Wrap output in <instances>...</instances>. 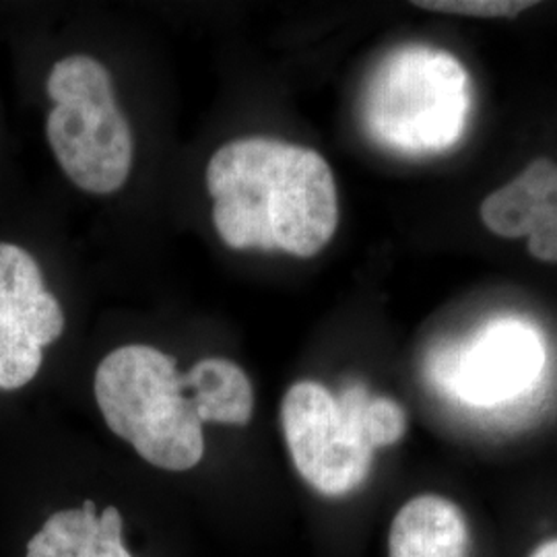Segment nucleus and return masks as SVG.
Returning <instances> with one entry per match:
<instances>
[{
    "instance_id": "obj_1",
    "label": "nucleus",
    "mask_w": 557,
    "mask_h": 557,
    "mask_svg": "<svg viewBox=\"0 0 557 557\" xmlns=\"http://www.w3.org/2000/svg\"><path fill=\"white\" fill-rule=\"evenodd\" d=\"M213 223L234 250L287 252L308 259L335 236L337 184L314 149L269 137L220 147L207 165Z\"/></svg>"
},
{
    "instance_id": "obj_8",
    "label": "nucleus",
    "mask_w": 557,
    "mask_h": 557,
    "mask_svg": "<svg viewBox=\"0 0 557 557\" xmlns=\"http://www.w3.org/2000/svg\"><path fill=\"white\" fill-rule=\"evenodd\" d=\"M0 322L23 326L41 347L64 331L62 306L46 289L40 264L9 242H0Z\"/></svg>"
},
{
    "instance_id": "obj_10",
    "label": "nucleus",
    "mask_w": 557,
    "mask_h": 557,
    "mask_svg": "<svg viewBox=\"0 0 557 557\" xmlns=\"http://www.w3.org/2000/svg\"><path fill=\"white\" fill-rule=\"evenodd\" d=\"M25 557H135L122 539L119 508L108 506L101 515L94 502L81 508L60 510L44 522L27 543Z\"/></svg>"
},
{
    "instance_id": "obj_9",
    "label": "nucleus",
    "mask_w": 557,
    "mask_h": 557,
    "mask_svg": "<svg viewBox=\"0 0 557 557\" xmlns=\"http://www.w3.org/2000/svg\"><path fill=\"white\" fill-rule=\"evenodd\" d=\"M469 549L467 518L442 496L409 499L391 524L388 557H469Z\"/></svg>"
},
{
    "instance_id": "obj_11",
    "label": "nucleus",
    "mask_w": 557,
    "mask_h": 557,
    "mask_svg": "<svg viewBox=\"0 0 557 557\" xmlns=\"http://www.w3.org/2000/svg\"><path fill=\"white\" fill-rule=\"evenodd\" d=\"M202 423L246 425L255 413V391L232 359L205 358L182 374Z\"/></svg>"
},
{
    "instance_id": "obj_13",
    "label": "nucleus",
    "mask_w": 557,
    "mask_h": 557,
    "mask_svg": "<svg viewBox=\"0 0 557 557\" xmlns=\"http://www.w3.org/2000/svg\"><path fill=\"white\" fill-rule=\"evenodd\" d=\"M40 343L23 326L0 322V391H17L40 372Z\"/></svg>"
},
{
    "instance_id": "obj_3",
    "label": "nucleus",
    "mask_w": 557,
    "mask_h": 557,
    "mask_svg": "<svg viewBox=\"0 0 557 557\" xmlns=\"http://www.w3.org/2000/svg\"><path fill=\"white\" fill-rule=\"evenodd\" d=\"M471 106V79L457 57L430 46H403L374 71L361 116L382 147L403 156H436L462 139Z\"/></svg>"
},
{
    "instance_id": "obj_6",
    "label": "nucleus",
    "mask_w": 557,
    "mask_h": 557,
    "mask_svg": "<svg viewBox=\"0 0 557 557\" xmlns=\"http://www.w3.org/2000/svg\"><path fill=\"white\" fill-rule=\"evenodd\" d=\"M46 135L62 172L91 195H112L133 168V135L116 100L54 106Z\"/></svg>"
},
{
    "instance_id": "obj_12",
    "label": "nucleus",
    "mask_w": 557,
    "mask_h": 557,
    "mask_svg": "<svg viewBox=\"0 0 557 557\" xmlns=\"http://www.w3.org/2000/svg\"><path fill=\"white\" fill-rule=\"evenodd\" d=\"M46 89L54 106L77 101L116 100L110 71L100 60L85 54L59 60L50 71Z\"/></svg>"
},
{
    "instance_id": "obj_14",
    "label": "nucleus",
    "mask_w": 557,
    "mask_h": 557,
    "mask_svg": "<svg viewBox=\"0 0 557 557\" xmlns=\"http://www.w3.org/2000/svg\"><path fill=\"white\" fill-rule=\"evenodd\" d=\"M425 11L469 15V17H517L535 2H512V0H440V2H413Z\"/></svg>"
},
{
    "instance_id": "obj_5",
    "label": "nucleus",
    "mask_w": 557,
    "mask_h": 557,
    "mask_svg": "<svg viewBox=\"0 0 557 557\" xmlns=\"http://www.w3.org/2000/svg\"><path fill=\"white\" fill-rule=\"evenodd\" d=\"M545 341L522 319H496L436 358L434 376L458 400L499 407L537 386L545 368Z\"/></svg>"
},
{
    "instance_id": "obj_4",
    "label": "nucleus",
    "mask_w": 557,
    "mask_h": 557,
    "mask_svg": "<svg viewBox=\"0 0 557 557\" xmlns=\"http://www.w3.org/2000/svg\"><path fill=\"white\" fill-rule=\"evenodd\" d=\"M94 393L108 428L163 471H188L205 455L202 421L176 363L149 345L101 359Z\"/></svg>"
},
{
    "instance_id": "obj_7",
    "label": "nucleus",
    "mask_w": 557,
    "mask_h": 557,
    "mask_svg": "<svg viewBox=\"0 0 557 557\" xmlns=\"http://www.w3.org/2000/svg\"><path fill=\"white\" fill-rule=\"evenodd\" d=\"M481 220L502 238H529V252L557 262V165L547 158L533 161L510 184L481 205Z\"/></svg>"
},
{
    "instance_id": "obj_15",
    "label": "nucleus",
    "mask_w": 557,
    "mask_h": 557,
    "mask_svg": "<svg viewBox=\"0 0 557 557\" xmlns=\"http://www.w3.org/2000/svg\"><path fill=\"white\" fill-rule=\"evenodd\" d=\"M531 557H557V539L545 541L543 545H539L537 549L531 554Z\"/></svg>"
},
{
    "instance_id": "obj_2",
    "label": "nucleus",
    "mask_w": 557,
    "mask_h": 557,
    "mask_svg": "<svg viewBox=\"0 0 557 557\" xmlns=\"http://www.w3.org/2000/svg\"><path fill=\"white\" fill-rule=\"evenodd\" d=\"M281 425L301 479L322 496L343 498L370 475L374 450L405 436L407 416L397 400L374 397L363 384L335 397L304 380L285 393Z\"/></svg>"
}]
</instances>
